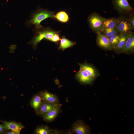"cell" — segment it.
Returning a JSON list of instances; mask_svg holds the SVG:
<instances>
[{"label": "cell", "instance_id": "1", "mask_svg": "<svg viewBox=\"0 0 134 134\" xmlns=\"http://www.w3.org/2000/svg\"><path fill=\"white\" fill-rule=\"evenodd\" d=\"M54 13V11L38 7L32 14L30 19L27 21L26 25L29 27L33 25L35 26V28H40L43 27L40 24L42 21L49 18L55 19Z\"/></svg>", "mask_w": 134, "mask_h": 134}, {"label": "cell", "instance_id": "2", "mask_svg": "<svg viewBox=\"0 0 134 134\" xmlns=\"http://www.w3.org/2000/svg\"><path fill=\"white\" fill-rule=\"evenodd\" d=\"M33 31L34 34V36L28 43L32 45L34 49L37 48L38 44L42 39L50 41L58 31H54L48 27H43L38 29L34 28Z\"/></svg>", "mask_w": 134, "mask_h": 134}, {"label": "cell", "instance_id": "3", "mask_svg": "<svg viewBox=\"0 0 134 134\" xmlns=\"http://www.w3.org/2000/svg\"><path fill=\"white\" fill-rule=\"evenodd\" d=\"M105 18L96 12L91 14L88 18V21L91 30L96 34L103 29V23Z\"/></svg>", "mask_w": 134, "mask_h": 134}, {"label": "cell", "instance_id": "4", "mask_svg": "<svg viewBox=\"0 0 134 134\" xmlns=\"http://www.w3.org/2000/svg\"><path fill=\"white\" fill-rule=\"evenodd\" d=\"M115 8L120 13L129 14L132 13L133 8L130 5L128 0H112Z\"/></svg>", "mask_w": 134, "mask_h": 134}, {"label": "cell", "instance_id": "5", "mask_svg": "<svg viewBox=\"0 0 134 134\" xmlns=\"http://www.w3.org/2000/svg\"><path fill=\"white\" fill-rule=\"evenodd\" d=\"M72 130L77 134H88L90 129L88 125L81 120L75 121L72 126Z\"/></svg>", "mask_w": 134, "mask_h": 134}, {"label": "cell", "instance_id": "6", "mask_svg": "<svg viewBox=\"0 0 134 134\" xmlns=\"http://www.w3.org/2000/svg\"><path fill=\"white\" fill-rule=\"evenodd\" d=\"M96 42L97 45L100 48L105 50H113V46L109 38L102 34L100 32L97 33Z\"/></svg>", "mask_w": 134, "mask_h": 134}, {"label": "cell", "instance_id": "7", "mask_svg": "<svg viewBox=\"0 0 134 134\" xmlns=\"http://www.w3.org/2000/svg\"><path fill=\"white\" fill-rule=\"evenodd\" d=\"M80 67L83 68L87 73L89 76L95 80L100 75L98 69L91 64L85 61L82 64L78 63Z\"/></svg>", "mask_w": 134, "mask_h": 134}, {"label": "cell", "instance_id": "8", "mask_svg": "<svg viewBox=\"0 0 134 134\" xmlns=\"http://www.w3.org/2000/svg\"><path fill=\"white\" fill-rule=\"evenodd\" d=\"M116 28L120 33H129L132 30L127 18L124 17L118 18Z\"/></svg>", "mask_w": 134, "mask_h": 134}, {"label": "cell", "instance_id": "9", "mask_svg": "<svg viewBox=\"0 0 134 134\" xmlns=\"http://www.w3.org/2000/svg\"><path fill=\"white\" fill-rule=\"evenodd\" d=\"M75 77L77 80L83 84L91 85L94 80L89 76L83 68L80 67L76 74Z\"/></svg>", "mask_w": 134, "mask_h": 134}, {"label": "cell", "instance_id": "10", "mask_svg": "<svg viewBox=\"0 0 134 134\" xmlns=\"http://www.w3.org/2000/svg\"><path fill=\"white\" fill-rule=\"evenodd\" d=\"M0 122L3 124L8 130H11L19 134L22 129L25 128V127L20 123L14 121H7L0 120Z\"/></svg>", "mask_w": 134, "mask_h": 134}, {"label": "cell", "instance_id": "11", "mask_svg": "<svg viewBox=\"0 0 134 134\" xmlns=\"http://www.w3.org/2000/svg\"><path fill=\"white\" fill-rule=\"evenodd\" d=\"M62 105L59 103L52 110L43 117V120L47 123L53 121L56 118L61 110Z\"/></svg>", "mask_w": 134, "mask_h": 134}, {"label": "cell", "instance_id": "12", "mask_svg": "<svg viewBox=\"0 0 134 134\" xmlns=\"http://www.w3.org/2000/svg\"><path fill=\"white\" fill-rule=\"evenodd\" d=\"M134 52V34L132 31L130 32L128 38L123 48L122 53L130 54Z\"/></svg>", "mask_w": 134, "mask_h": 134}, {"label": "cell", "instance_id": "13", "mask_svg": "<svg viewBox=\"0 0 134 134\" xmlns=\"http://www.w3.org/2000/svg\"><path fill=\"white\" fill-rule=\"evenodd\" d=\"M43 101L55 104H58L59 100L57 96L45 90L38 93Z\"/></svg>", "mask_w": 134, "mask_h": 134}, {"label": "cell", "instance_id": "14", "mask_svg": "<svg viewBox=\"0 0 134 134\" xmlns=\"http://www.w3.org/2000/svg\"><path fill=\"white\" fill-rule=\"evenodd\" d=\"M58 104L42 100L41 107L36 114L39 116L43 117L54 108Z\"/></svg>", "mask_w": 134, "mask_h": 134}, {"label": "cell", "instance_id": "15", "mask_svg": "<svg viewBox=\"0 0 134 134\" xmlns=\"http://www.w3.org/2000/svg\"><path fill=\"white\" fill-rule=\"evenodd\" d=\"M129 33H120V37L119 41L113 49L115 52L117 54L122 53L123 48L129 37Z\"/></svg>", "mask_w": 134, "mask_h": 134}, {"label": "cell", "instance_id": "16", "mask_svg": "<svg viewBox=\"0 0 134 134\" xmlns=\"http://www.w3.org/2000/svg\"><path fill=\"white\" fill-rule=\"evenodd\" d=\"M42 100L39 93L34 95L30 101V106L34 110L36 114L41 106Z\"/></svg>", "mask_w": 134, "mask_h": 134}, {"label": "cell", "instance_id": "17", "mask_svg": "<svg viewBox=\"0 0 134 134\" xmlns=\"http://www.w3.org/2000/svg\"><path fill=\"white\" fill-rule=\"evenodd\" d=\"M60 41L58 49L63 51L68 48L72 47L76 44L75 42L69 40L66 38L64 36H62Z\"/></svg>", "mask_w": 134, "mask_h": 134}, {"label": "cell", "instance_id": "18", "mask_svg": "<svg viewBox=\"0 0 134 134\" xmlns=\"http://www.w3.org/2000/svg\"><path fill=\"white\" fill-rule=\"evenodd\" d=\"M54 130L51 129L47 125H41L38 126L36 128L34 134H54Z\"/></svg>", "mask_w": 134, "mask_h": 134}, {"label": "cell", "instance_id": "19", "mask_svg": "<svg viewBox=\"0 0 134 134\" xmlns=\"http://www.w3.org/2000/svg\"><path fill=\"white\" fill-rule=\"evenodd\" d=\"M118 18L111 17L105 18L103 23V29H113L116 28Z\"/></svg>", "mask_w": 134, "mask_h": 134}, {"label": "cell", "instance_id": "20", "mask_svg": "<svg viewBox=\"0 0 134 134\" xmlns=\"http://www.w3.org/2000/svg\"><path fill=\"white\" fill-rule=\"evenodd\" d=\"M55 19L59 22L66 23L69 20V17L67 14L64 11H60L54 15Z\"/></svg>", "mask_w": 134, "mask_h": 134}, {"label": "cell", "instance_id": "21", "mask_svg": "<svg viewBox=\"0 0 134 134\" xmlns=\"http://www.w3.org/2000/svg\"><path fill=\"white\" fill-rule=\"evenodd\" d=\"M100 33L108 38L112 35L120 33L116 28L113 29L104 28Z\"/></svg>", "mask_w": 134, "mask_h": 134}, {"label": "cell", "instance_id": "22", "mask_svg": "<svg viewBox=\"0 0 134 134\" xmlns=\"http://www.w3.org/2000/svg\"><path fill=\"white\" fill-rule=\"evenodd\" d=\"M120 37V33L113 35L109 38L110 42L112 45L113 50L118 43Z\"/></svg>", "mask_w": 134, "mask_h": 134}, {"label": "cell", "instance_id": "23", "mask_svg": "<svg viewBox=\"0 0 134 134\" xmlns=\"http://www.w3.org/2000/svg\"><path fill=\"white\" fill-rule=\"evenodd\" d=\"M129 23L131 27L132 30H134V15L133 13L129 14L128 17L127 18Z\"/></svg>", "mask_w": 134, "mask_h": 134}, {"label": "cell", "instance_id": "24", "mask_svg": "<svg viewBox=\"0 0 134 134\" xmlns=\"http://www.w3.org/2000/svg\"><path fill=\"white\" fill-rule=\"evenodd\" d=\"M60 31H59L54 35L50 41L55 43H58L60 40L61 38L59 36Z\"/></svg>", "mask_w": 134, "mask_h": 134}, {"label": "cell", "instance_id": "25", "mask_svg": "<svg viewBox=\"0 0 134 134\" xmlns=\"http://www.w3.org/2000/svg\"><path fill=\"white\" fill-rule=\"evenodd\" d=\"M8 130L3 124H0V134H4Z\"/></svg>", "mask_w": 134, "mask_h": 134}, {"label": "cell", "instance_id": "26", "mask_svg": "<svg viewBox=\"0 0 134 134\" xmlns=\"http://www.w3.org/2000/svg\"><path fill=\"white\" fill-rule=\"evenodd\" d=\"M4 134H17L15 132L13 131L10 130V131L8 130L6 131Z\"/></svg>", "mask_w": 134, "mask_h": 134}]
</instances>
